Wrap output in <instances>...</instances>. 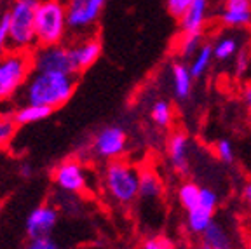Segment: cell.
<instances>
[{"label":"cell","mask_w":251,"mask_h":249,"mask_svg":"<svg viewBox=\"0 0 251 249\" xmlns=\"http://www.w3.org/2000/svg\"><path fill=\"white\" fill-rule=\"evenodd\" d=\"M16 121L12 115H0V147H5L12 141L16 134Z\"/></svg>","instance_id":"25"},{"label":"cell","mask_w":251,"mask_h":249,"mask_svg":"<svg viewBox=\"0 0 251 249\" xmlns=\"http://www.w3.org/2000/svg\"><path fill=\"white\" fill-rule=\"evenodd\" d=\"M188 136L185 132L176 131L173 132L168 140V159L171 162V166L175 168V171L181 173V174H187L188 169H190V162H188Z\"/></svg>","instance_id":"14"},{"label":"cell","mask_w":251,"mask_h":249,"mask_svg":"<svg viewBox=\"0 0 251 249\" xmlns=\"http://www.w3.org/2000/svg\"><path fill=\"white\" fill-rule=\"evenodd\" d=\"M243 195H244V202H246L248 209L251 211V181H248V183L244 185Z\"/></svg>","instance_id":"33"},{"label":"cell","mask_w":251,"mask_h":249,"mask_svg":"<svg viewBox=\"0 0 251 249\" xmlns=\"http://www.w3.org/2000/svg\"><path fill=\"white\" fill-rule=\"evenodd\" d=\"M58 223V209L52 206H39L28 214L25 230L30 239L49 237Z\"/></svg>","instance_id":"12"},{"label":"cell","mask_w":251,"mask_h":249,"mask_svg":"<svg viewBox=\"0 0 251 249\" xmlns=\"http://www.w3.org/2000/svg\"><path fill=\"white\" fill-rule=\"evenodd\" d=\"M127 150V132L121 125H105L91 140L89 152L100 160H119Z\"/></svg>","instance_id":"7"},{"label":"cell","mask_w":251,"mask_h":249,"mask_svg":"<svg viewBox=\"0 0 251 249\" xmlns=\"http://www.w3.org/2000/svg\"><path fill=\"white\" fill-rule=\"evenodd\" d=\"M68 31L70 30H68L65 2L63 0H39L35 9L37 44L39 46L65 44Z\"/></svg>","instance_id":"4"},{"label":"cell","mask_w":251,"mask_h":249,"mask_svg":"<svg viewBox=\"0 0 251 249\" xmlns=\"http://www.w3.org/2000/svg\"><path fill=\"white\" fill-rule=\"evenodd\" d=\"M218 207V195L211 188H202L201 202L194 209L187 211V228L190 234L202 235L215 220V211Z\"/></svg>","instance_id":"9"},{"label":"cell","mask_w":251,"mask_h":249,"mask_svg":"<svg viewBox=\"0 0 251 249\" xmlns=\"http://www.w3.org/2000/svg\"><path fill=\"white\" fill-rule=\"evenodd\" d=\"M39 0H14L7 11L9 18V49L33 51L37 44L35 9Z\"/></svg>","instance_id":"5"},{"label":"cell","mask_w":251,"mask_h":249,"mask_svg":"<svg viewBox=\"0 0 251 249\" xmlns=\"http://www.w3.org/2000/svg\"><path fill=\"white\" fill-rule=\"evenodd\" d=\"M26 249H59V248L51 237H37V239H30V244L26 246Z\"/></svg>","instance_id":"30"},{"label":"cell","mask_w":251,"mask_h":249,"mask_svg":"<svg viewBox=\"0 0 251 249\" xmlns=\"http://www.w3.org/2000/svg\"><path fill=\"white\" fill-rule=\"evenodd\" d=\"M9 51V18L7 12L0 18V54Z\"/></svg>","instance_id":"29"},{"label":"cell","mask_w":251,"mask_h":249,"mask_svg":"<svg viewBox=\"0 0 251 249\" xmlns=\"http://www.w3.org/2000/svg\"><path fill=\"white\" fill-rule=\"evenodd\" d=\"M215 59L213 54V44H202L199 51L194 54V58L188 63V68H190V74L194 78H201L208 74L209 68H211V63Z\"/></svg>","instance_id":"19"},{"label":"cell","mask_w":251,"mask_h":249,"mask_svg":"<svg viewBox=\"0 0 251 249\" xmlns=\"http://www.w3.org/2000/svg\"><path fill=\"white\" fill-rule=\"evenodd\" d=\"M243 100H244V103H246L248 110H250V113H251V82L244 86V89H243Z\"/></svg>","instance_id":"32"},{"label":"cell","mask_w":251,"mask_h":249,"mask_svg":"<svg viewBox=\"0 0 251 249\" xmlns=\"http://www.w3.org/2000/svg\"><path fill=\"white\" fill-rule=\"evenodd\" d=\"M218 20L228 28H250L251 0H224L220 5Z\"/></svg>","instance_id":"13"},{"label":"cell","mask_w":251,"mask_h":249,"mask_svg":"<svg viewBox=\"0 0 251 249\" xmlns=\"http://www.w3.org/2000/svg\"><path fill=\"white\" fill-rule=\"evenodd\" d=\"M150 117H152L153 124L157 127H169L173 119H175V110H173L171 101H168V100H157V101H153L152 108H150Z\"/></svg>","instance_id":"23"},{"label":"cell","mask_w":251,"mask_h":249,"mask_svg":"<svg viewBox=\"0 0 251 249\" xmlns=\"http://www.w3.org/2000/svg\"><path fill=\"white\" fill-rule=\"evenodd\" d=\"M248 68H250V54L246 51H239V54L235 56V74L243 75Z\"/></svg>","instance_id":"31"},{"label":"cell","mask_w":251,"mask_h":249,"mask_svg":"<svg viewBox=\"0 0 251 249\" xmlns=\"http://www.w3.org/2000/svg\"><path fill=\"white\" fill-rule=\"evenodd\" d=\"M202 249H209V248H206V246H202Z\"/></svg>","instance_id":"36"},{"label":"cell","mask_w":251,"mask_h":249,"mask_svg":"<svg viewBox=\"0 0 251 249\" xmlns=\"http://www.w3.org/2000/svg\"><path fill=\"white\" fill-rule=\"evenodd\" d=\"M52 181L63 192L80 194L87 188V174L82 162L75 159H67L59 162L52 171Z\"/></svg>","instance_id":"10"},{"label":"cell","mask_w":251,"mask_h":249,"mask_svg":"<svg viewBox=\"0 0 251 249\" xmlns=\"http://www.w3.org/2000/svg\"><path fill=\"white\" fill-rule=\"evenodd\" d=\"M33 70L37 72H59V74L78 75L72 61L70 44L56 46H39L31 51Z\"/></svg>","instance_id":"8"},{"label":"cell","mask_w":251,"mask_h":249,"mask_svg":"<svg viewBox=\"0 0 251 249\" xmlns=\"http://www.w3.org/2000/svg\"><path fill=\"white\" fill-rule=\"evenodd\" d=\"M201 192L202 188L194 181H183L178 188V200L185 211H190L201 202Z\"/></svg>","instance_id":"24"},{"label":"cell","mask_w":251,"mask_h":249,"mask_svg":"<svg viewBox=\"0 0 251 249\" xmlns=\"http://www.w3.org/2000/svg\"><path fill=\"white\" fill-rule=\"evenodd\" d=\"M77 80L78 75L33 70L18 94V101L20 105H40L51 110L61 108L74 96Z\"/></svg>","instance_id":"1"},{"label":"cell","mask_w":251,"mask_h":249,"mask_svg":"<svg viewBox=\"0 0 251 249\" xmlns=\"http://www.w3.org/2000/svg\"><path fill=\"white\" fill-rule=\"evenodd\" d=\"M141 249H175V244L171 242V239L164 237V235H155V237L147 239Z\"/></svg>","instance_id":"28"},{"label":"cell","mask_w":251,"mask_h":249,"mask_svg":"<svg viewBox=\"0 0 251 249\" xmlns=\"http://www.w3.org/2000/svg\"><path fill=\"white\" fill-rule=\"evenodd\" d=\"M67 9L68 30L77 37L91 35L106 5V0H63Z\"/></svg>","instance_id":"6"},{"label":"cell","mask_w":251,"mask_h":249,"mask_svg":"<svg viewBox=\"0 0 251 249\" xmlns=\"http://www.w3.org/2000/svg\"><path fill=\"white\" fill-rule=\"evenodd\" d=\"M194 0H166V9L175 20L180 21L188 11V7L192 5Z\"/></svg>","instance_id":"27"},{"label":"cell","mask_w":251,"mask_h":249,"mask_svg":"<svg viewBox=\"0 0 251 249\" xmlns=\"http://www.w3.org/2000/svg\"><path fill=\"white\" fill-rule=\"evenodd\" d=\"M103 188L115 204L127 206L140 197V171L122 159L106 162L103 169Z\"/></svg>","instance_id":"2"},{"label":"cell","mask_w":251,"mask_h":249,"mask_svg":"<svg viewBox=\"0 0 251 249\" xmlns=\"http://www.w3.org/2000/svg\"><path fill=\"white\" fill-rule=\"evenodd\" d=\"M20 173L23 178H31V176H33V168H31L30 164H23L20 168Z\"/></svg>","instance_id":"34"},{"label":"cell","mask_w":251,"mask_h":249,"mask_svg":"<svg viewBox=\"0 0 251 249\" xmlns=\"http://www.w3.org/2000/svg\"><path fill=\"white\" fill-rule=\"evenodd\" d=\"M194 80L196 78L190 74L188 65H185L183 61H175L171 65V87L173 94L178 101H185L190 98L194 87Z\"/></svg>","instance_id":"16"},{"label":"cell","mask_w":251,"mask_h":249,"mask_svg":"<svg viewBox=\"0 0 251 249\" xmlns=\"http://www.w3.org/2000/svg\"><path fill=\"white\" fill-rule=\"evenodd\" d=\"M54 110L47 108V106L40 105H20L16 106L14 113H12V119L16 121L18 125H26V124H35L44 119H47Z\"/></svg>","instance_id":"18"},{"label":"cell","mask_w":251,"mask_h":249,"mask_svg":"<svg viewBox=\"0 0 251 249\" xmlns=\"http://www.w3.org/2000/svg\"><path fill=\"white\" fill-rule=\"evenodd\" d=\"M162 195L161 178L150 169L140 171V199L145 200H155Z\"/></svg>","instance_id":"20"},{"label":"cell","mask_w":251,"mask_h":249,"mask_svg":"<svg viewBox=\"0 0 251 249\" xmlns=\"http://www.w3.org/2000/svg\"><path fill=\"white\" fill-rule=\"evenodd\" d=\"M202 246L209 249H234V242L225 228L224 223L213 220V223L208 226V230L202 234Z\"/></svg>","instance_id":"17"},{"label":"cell","mask_w":251,"mask_h":249,"mask_svg":"<svg viewBox=\"0 0 251 249\" xmlns=\"http://www.w3.org/2000/svg\"><path fill=\"white\" fill-rule=\"evenodd\" d=\"M239 51H241V46L237 37L224 35L213 44V54H215L216 61H230V59H235V56L239 54Z\"/></svg>","instance_id":"21"},{"label":"cell","mask_w":251,"mask_h":249,"mask_svg":"<svg viewBox=\"0 0 251 249\" xmlns=\"http://www.w3.org/2000/svg\"><path fill=\"white\" fill-rule=\"evenodd\" d=\"M202 46V33H187L181 31L180 39L176 42V54L183 59H192L194 54Z\"/></svg>","instance_id":"22"},{"label":"cell","mask_w":251,"mask_h":249,"mask_svg":"<svg viewBox=\"0 0 251 249\" xmlns=\"http://www.w3.org/2000/svg\"><path fill=\"white\" fill-rule=\"evenodd\" d=\"M246 249H251V241L248 242V246H246Z\"/></svg>","instance_id":"35"},{"label":"cell","mask_w":251,"mask_h":249,"mask_svg":"<svg viewBox=\"0 0 251 249\" xmlns=\"http://www.w3.org/2000/svg\"><path fill=\"white\" fill-rule=\"evenodd\" d=\"M209 2L211 0H194L185 16L178 21L180 30L187 31V33H202V28L208 20Z\"/></svg>","instance_id":"15"},{"label":"cell","mask_w":251,"mask_h":249,"mask_svg":"<svg viewBox=\"0 0 251 249\" xmlns=\"http://www.w3.org/2000/svg\"><path fill=\"white\" fill-rule=\"evenodd\" d=\"M215 153L222 162L225 164H232L235 159V152H234V145L228 140H220L215 145Z\"/></svg>","instance_id":"26"},{"label":"cell","mask_w":251,"mask_h":249,"mask_svg":"<svg viewBox=\"0 0 251 249\" xmlns=\"http://www.w3.org/2000/svg\"><path fill=\"white\" fill-rule=\"evenodd\" d=\"M33 74V58L30 51L9 49L0 54V103L12 101L30 75Z\"/></svg>","instance_id":"3"},{"label":"cell","mask_w":251,"mask_h":249,"mask_svg":"<svg viewBox=\"0 0 251 249\" xmlns=\"http://www.w3.org/2000/svg\"><path fill=\"white\" fill-rule=\"evenodd\" d=\"M101 51V42L96 35L91 33V35L77 37V40L70 44L72 61H74L75 72L80 75L82 72L89 70L91 66L100 59Z\"/></svg>","instance_id":"11"}]
</instances>
